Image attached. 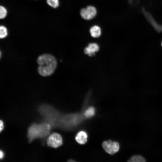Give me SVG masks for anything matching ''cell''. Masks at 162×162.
<instances>
[{"instance_id": "obj_3", "label": "cell", "mask_w": 162, "mask_h": 162, "mask_svg": "<svg viewBox=\"0 0 162 162\" xmlns=\"http://www.w3.org/2000/svg\"><path fill=\"white\" fill-rule=\"evenodd\" d=\"M53 128L51 124L44 121L40 123L32 124L28 130L27 137L29 142L38 138H45Z\"/></svg>"}, {"instance_id": "obj_17", "label": "cell", "mask_w": 162, "mask_h": 162, "mask_svg": "<svg viewBox=\"0 0 162 162\" xmlns=\"http://www.w3.org/2000/svg\"><path fill=\"white\" fill-rule=\"evenodd\" d=\"M1 51H0V58L1 57Z\"/></svg>"}, {"instance_id": "obj_11", "label": "cell", "mask_w": 162, "mask_h": 162, "mask_svg": "<svg viewBox=\"0 0 162 162\" xmlns=\"http://www.w3.org/2000/svg\"><path fill=\"white\" fill-rule=\"evenodd\" d=\"M146 161L145 158L140 155H135L131 157L128 160L131 162H145Z\"/></svg>"}, {"instance_id": "obj_9", "label": "cell", "mask_w": 162, "mask_h": 162, "mask_svg": "<svg viewBox=\"0 0 162 162\" xmlns=\"http://www.w3.org/2000/svg\"><path fill=\"white\" fill-rule=\"evenodd\" d=\"M90 32L92 37L97 38L100 37L101 35V30L99 26L95 25L90 28Z\"/></svg>"}, {"instance_id": "obj_5", "label": "cell", "mask_w": 162, "mask_h": 162, "mask_svg": "<svg viewBox=\"0 0 162 162\" xmlns=\"http://www.w3.org/2000/svg\"><path fill=\"white\" fill-rule=\"evenodd\" d=\"M102 146L105 151L110 154L116 153L119 149L118 143L111 140L104 141L102 143Z\"/></svg>"}, {"instance_id": "obj_12", "label": "cell", "mask_w": 162, "mask_h": 162, "mask_svg": "<svg viewBox=\"0 0 162 162\" xmlns=\"http://www.w3.org/2000/svg\"><path fill=\"white\" fill-rule=\"evenodd\" d=\"M8 34L7 29L3 26H0V38H5Z\"/></svg>"}, {"instance_id": "obj_2", "label": "cell", "mask_w": 162, "mask_h": 162, "mask_svg": "<svg viewBox=\"0 0 162 162\" xmlns=\"http://www.w3.org/2000/svg\"><path fill=\"white\" fill-rule=\"evenodd\" d=\"M84 118L83 113L61 114L59 112L56 120L57 127L65 130H71L79 125Z\"/></svg>"}, {"instance_id": "obj_15", "label": "cell", "mask_w": 162, "mask_h": 162, "mask_svg": "<svg viewBox=\"0 0 162 162\" xmlns=\"http://www.w3.org/2000/svg\"><path fill=\"white\" fill-rule=\"evenodd\" d=\"M4 128V123L3 122L0 120V133L3 130Z\"/></svg>"}, {"instance_id": "obj_16", "label": "cell", "mask_w": 162, "mask_h": 162, "mask_svg": "<svg viewBox=\"0 0 162 162\" xmlns=\"http://www.w3.org/2000/svg\"><path fill=\"white\" fill-rule=\"evenodd\" d=\"M4 156V153L1 150H0V159H2Z\"/></svg>"}, {"instance_id": "obj_7", "label": "cell", "mask_w": 162, "mask_h": 162, "mask_svg": "<svg viewBox=\"0 0 162 162\" xmlns=\"http://www.w3.org/2000/svg\"><path fill=\"white\" fill-rule=\"evenodd\" d=\"M99 50V46L98 44L93 43L89 44L84 49L85 53L89 56L94 55Z\"/></svg>"}, {"instance_id": "obj_18", "label": "cell", "mask_w": 162, "mask_h": 162, "mask_svg": "<svg viewBox=\"0 0 162 162\" xmlns=\"http://www.w3.org/2000/svg\"><path fill=\"white\" fill-rule=\"evenodd\" d=\"M161 46H162V43H161Z\"/></svg>"}, {"instance_id": "obj_10", "label": "cell", "mask_w": 162, "mask_h": 162, "mask_svg": "<svg viewBox=\"0 0 162 162\" xmlns=\"http://www.w3.org/2000/svg\"><path fill=\"white\" fill-rule=\"evenodd\" d=\"M95 109L94 107L90 106L85 110L82 113L85 118H89L95 115Z\"/></svg>"}, {"instance_id": "obj_14", "label": "cell", "mask_w": 162, "mask_h": 162, "mask_svg": "<svg viewBox=\"0 0 162 162\" xmlns=\"http://www.w3.org/2000/svg\"><path fill=\"white\" fill-rule=\"evenodd\" d=\"M7 14V11L6 8L3 6H0V19L4 18Z\"/></svg>"}, {"instance_id": "obj_6", "label": "cell", "mask_w": 162, "mask_h": 162, "mask_svg": "<svg viewBox=\"0 0 162 162\" xmlns=\"http://www.w3.org/2000/svg\"><path fill=\"white\" fill-rule=\"evenodd\" d=\"M97 13V10L94 7L89 6L81 9L80 14L82 18L89 20L93 18L96 15Z\"/></svg>"}, {"instance_id": "obj_1", "label": "cell", "mask_w": 162, "mask_h": 162, "mask_svg": "<svg viewBox=\"0 0 162 162\" xmlns=\"http://www.w3.org/2000/svg\"><path fill=\"white\" fill-rule=\"evenodd\" d=\"M39 65L37 71L40 76L46 77L52 75L56 71L58 65L56 58L50 53H43L40 55L37 59Z\"/></svg>"}, {"instance_id": "obj_8", "label": "cell", "mask_w": 162, "mask_h": 162, "mask_svg": "<svg viewBox=\"0 0 162 162\" xmlns=\"http://www.w3.org/2000/svg\"><path fill=\"white\" fill-rule=\"evenodd\" d=\"M88 135L83 130L79 132L75 136L76 141L80 144H85L87 141Z\"/></svg>"}, {"instance_id": "obj_4", "label": "cell", "mask_w": 162, "mask_h": 162, "mask_svg": "<svg viewBox=\"0 0 162 162\" xmlns=\"http://www.w3.org/2000/svg\"><path fill=\"white\" fill-rule=\"evenodd\" d=\"M48 146L54 148H57L61 146L63 143L61 136L56 133H53L50 134L47 139Z\"/></svg>"}, {"instance_id": "obj_13", "label": "cell", "mask_w": 162, "mask_h": 162, "mask_svg": "<svg viewBox=\"0 0 162 162\" xmlns=\"http://www.w3.org/2000/svg\"><path fill=\"white\" fill-rule=\"evenodd\" d=\"M48 4L51 7L56 8L59 5V2L58 0H46Z\"/></svg>"}]
</instances>
